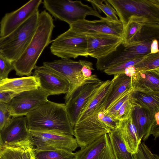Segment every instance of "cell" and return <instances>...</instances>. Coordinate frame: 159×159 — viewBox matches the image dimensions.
<instances>
[{
	"label": "cell",
	"instance_id": "45",
	"mask_svg": "<svg viewBox=\"0 0 159 159\" xmlns=\"http://www.w3.org/2000/svg\"><path fill=\"white\" fill-rule=\"evenodd\" d=\"M0 159H3L1 157H1H0Z\"/></svg>",
	"mask_w": 159,
	"mask_h": 159
},
{
	"label": "cell",
	"instance_id": "18",
	"mask_svg": "<svg viewBox=\"0 0 159 159\" xmlns=\"http://www.w3.org/2000/svg\"><path fill=\"white\" fill-rule=\"evenodd\" d=\"M42 0H31L12 12L7 13L0 21V37L16 30L32 15L39 11Z\"/></svg>",
	"mask_w": 159,
	"mask_h": 159
},
{
	"label": "cell",
	"instance_id": "13",
	"mask_svg": "<svg viewBox=\"0 0 159 159\" xmlns=\"http://www.w3.org/2000/svg\"><path fill=\"white\" fill-rule=\"evenodd\" d=\"M74 136L80 148L89 145L111 129L96 116H89L73 127Z\"/></svg>",
	"mask_w": 159,
	"mask_h": 159
},
{
	"label": "cell",
	"instance_id": "21",
	"mask_svg": "<svg viewBox=\"0 0 159 159\" xmlns=\"http://www.w3.org/2000/svg\"><path fill=\"white\" fill-rule=\"evenodd\" d=\"M131 116L139 140H146L151 135L152 127L156 120L155 115L143 108L135 106Z\"/></svg>",
	"mask_w": 159,
	"mask_h": 159
},
{
	"label": "cell",
	"instance_id": "30",
	"mask_svg": "<svg viewBox=\"0 0 159 159\" xmlns=\"http://www.w3.org/2000/svg\"><path fill=\"white\" fill-rule=\"evenodd\" d=\"M92 5L93 9L102 11L106 17L114 20H119L117 13L113 7L106 0H87Z\"/></svg>",
	"mask_w": 159,
	"mask_h": 159
},
{
	"label": "cell",
	"instance_id": "47",
	"mask_svg": "<svg viewBox=\"0 0 159 159\" xmlns=\"http://www.w3.org/2000/svg\"></svg>",
	"mask_w": 159,
	"mask_h": 159
},
{
	"label": "cell",
	"instance_id": "26",
	"mask_svg": "<svg viewBox=\"0 0 159 159\" xmlns=\"http://www.w3.org/2000/svg\"><path fill=\"white\" fill-rule=\"evenodd\" d=\"M116 159H134L123 142L117 129L111 130L108 134Z\"/></svg>",
	"mask_w": 159,
	"mask_h": 159
},
{
	"label": "cell",
	"instance_id": "27",
	"mask_svg": "<svg viewBox=\"0 0 159 159\" xmlns=\"http://www.w3.org/2000/svg\"><path fill=\"white\" fill-rule=\"evenodd\" d=\"M131 78L132 83L137 81L159 91V69L138 72Z\"/></svg>",
	"mask_w": 159,
	"mask_h": 159
},
{
	"label": "cell",
	"instance_id": "16",
	"mask_svg": "<svg viewBox=\"0 0 159 159\" xmlns=\"http://www.w3.org/2000/svg\"><path fill=\"white\" fill-rule=\"evenodd\" d=\"M43 65L57 73L69 83L70 89L64 97L65 101L74 90L85 80L82 75L81 65L79 61L61 58L51 61L44 62Z\"/></svg>",
	"mask_w": 159,
	"mask_h": 159
},
{
	"label": "cell",
	"instance_id": "25",
	"mask_svg": "<svg viewBox=\"0 0 159 159\" xmlns=\"http://www.w3.org/2000/svg\"><path fill=\"white\" fill-rule=\"evenodd\" d=\"M131 96L136 106L143 108L153 115L159 112V93L148 94L133 91Z\"/></svg>",
	"mask_w": 159,
	"mask_h": 159
},
{
	"label": "cell",
	"instance_id": "34",
	"mask_svg": "<svg viewBox=\"0 0 159 159\" xmlns=\"http://www.w3.org/2000/svg\"><path fill=\"white\" fill-rule=\"evenodd\" d=\"M134 159H159V156L153 154L143 142L139 144L137 152L132 154Z\"/></svg>",
	"mask_w": 159,
	"mask_h": 159
},
{
	"label": "cell",
	"instance_id": "37",
	"mask_svg": "<svg viewBox=\"0 0 159 159\" xmlns=\"http://www.w3.org/2000/svg\"><path fill=\"white\" fill-rule=\"evenodd\" d=\"M22 151L19 149L2 148L0 153L3 159H22Z\"/></svg>",
	"mask_w": 159,
	"mask_h": 159
},
{
	"label": "cell",
	"instance_id": "41",
	"mask_svg": "<svg viewBox=\"0 0 159 159\" xmlns=\"http://www.w3.org/2000/svg\"><path fill=\"white\" fill-rule=\"evenodd\" d=\"M155 116L156 119L152 128L151 135H152L155 140L159 135V112L157 113Z\"/></svg>",
	"mask_w": 159,
	"mask_h": 159
},
{
	"label": "cell",
	"instance_id": "46",
	"mask_svg": "<svg viewBox=\"0 0 159 159\" xmlns=\"http://www.w3.org/2000/svg\"><path fill=\"white\" fill-rule=\"evenodd\" d=\"M0 157H1V155H0Z\"/></svg>",
	"mask_w": 159,
	"mask_h": 159
},
{
	"label": "cell",
	"instance_id": "33",
	"mask_svg": "<svg viewBox=\"0 0 159 159\" xmlns=\"http://www.w3.org/2000/svg\"><path fill=\"white\" fill-rule=\"evenodd\" d=\"M131 94L117 112L115 118L119 120L128 119L131 116L134 107L136 106L131 98Z\"/></svg>",
	"mask_w": 159,
	"mask_h": 159
},
{
	"label": "cell",
	"instance_id": "5",
	"mask_svg": "<svg viewBox=\"0 0 159 159\" xmlns=\"http://www.w3.org/2000/svg\"><path fill=\"white\" fill-rule=\"evenodd\" d=\"M124 26L132 16L159 21V0H107Z\"/></svg>",
	"mask_w": 159,
	"mask_h": 159
},
{
	"label": "cell",
	"instance_id": "22",
	"mask_svg": "<svg viewBox=\"0 0 159 159\" xmlns=\"http://www.w3.org/2000/svg\"><path fill=\"white\" fill-rule=\"evenodd\" d=\"M39 84L34 76L9 78L0 81V91L10 92L16 94L39 88Z\"/></svg>",
	"mask_w": 159,
	"mask_h": 159
},
{
	"label": "cell",
	"instance_id": "40",
	"mask_svg": "<svg viewBox=\"0 0 159 159\" xmlns=\"http://www.w3.org/2000/svg\"><path fill=\"white\" fill-rule=\"evenodd\" d=\"M17 95V94L12 92L0 91V102L8 104Z\"/></svg>",
	"mask_w": 159,
	"mask_h": 159
},
{
	"label": "cell",
	"instance_id": "6",
	"mask_svg": "<svg viewBox=\"0 0 159 159\" xmlns=\"http://www.w3.org/2000/svg\"><path fill=\"white\" fill-rule=\"evenodd\" d=\"M86 36L68 29L52 41L50 47L53 55L61 58H76L79 56L87 57Z\"/></svg>",
	"mask_w": 159,
	"mask_h": 159
},
{
	"label": "cell",
	"instance_id": "43",
	"mask_svg": "<svg viewBox=\"0 0 159 159\" xmlns=\"http://www.w3.org/2000/svg\"><path fill=\"white\" fill-rule=\"evenodd\" d=\"M158 40L154 39L152 41L150 46V54H155L159 52L158 49Z\"/></svg>",
	"mask_w": 159,
	"mask_h": 159
},
{
	"label": "cell",
	"instance_id": "1",
	"mask_svg": "<svg viewBox=\"0 0 159 159\" xmlns=\"http://www.w3.org/2000/svg\"><path fill=\"white\" fill-rule=\"evenodd\" d=\"M54 27L50 14L45 11L39 13L37 28L30 42L18 59L12 62L17 75H31L40 56L51 42Z\"/></svg>",
	"mask_w": 159,
	"mask_h": 159
},
{
	"label": "cell",
	"instance_id": "3",
	"mask_svg": "<svg viewBox=\"0 0 159 159\" xmlns=\"http://www.w3.org/2000/svg\"><path fill=\"white\" fill-rule=\"evenodd\" d=\"M39 14L37 11L11 33L0 37V54L12 62L18 59L35 33Z\"/></svg>",
	"mask_w": 159,
	"mask_h": 159
},
{
	"label": "cell",
	"instance_id": "31",
	"mask_svg": "<svg viewBox=\"0 0 159 159\" xmlns=\"http://www.w3.org/2000/svg\"><path fill=\"white\" fill-rule=\"evenodd\" d=\"M133 91L132 88L126 91L113 104L103 112L116 119L115 117L117 112L124 102L129 98L131 93Z\"/></svg>",
	"mask_w": 159,
	"mask_h": 159
},
{
	"label": "cell",
	"instance_id": "24",
	"mask_svg": "<svg viewBox=\"0 0 159 159\" xmlns=\"http://www.w3.org/2000/svg\"><path fill=\"white\" fill-rule=\"evenodd\" d=\"M114 75L112 90L107 100L105 110L125 92L133 88L131 77L124 73Z\"/></svg>",
	"mask_w": 159,
	"mask_h": 159
},
{
	"label": "cell",
	"instance_id": "39",
	"mask_svg": "<svg viewBox=\"0 0 159 159\" xmlns=\"http://www.w3.org/2000/svg\"><path fill=\"white\" fill-rule=\"evenodd\" d=\"M102 112L103 116L101 120L111 130L117 129L119 126L120 120Z\"/></svg>",
	"mask_w": 159,
	"mask_h": 159
},
{
	"label": "cell",
	"instance_id": "8",
	"mask_svg": "<svg viewBox=\"0 0 159 159\" xmlns=\"http://www.w3.org/2000/svg\"><path fill=\"white\" fill-rule=\"evenodd\" d=\"M29 131L34 152L63 150L73 152L78 147L72 135L52 131Z\"/></svg>",
	"mask_w": 159,
	"mask_h": 159
},
{
	"label": "cell",
	"instance_id": "32",
	"mask_svg": "<svg viewBox=\"0 0 159 159\" xmlns=\"http://www.w3.org/2000/svg\"><path fill=\"white\" fill-rule=\"evenodd\" d=\"M148 55L142 57L127 61L119 65L106 69L103 71L109 75H114L123 73L125 69L134 66L143 59Z\"/></svg>",
	"mask_w": 159,
	"mask_h": 159
},
{
	"label": "cell",
	"instance_id": "38",
	"mask_svg": "<svg viewBox=\"0 0 159 159\" xmlns=\"http://www.w3.org/2000/svg\"><path fill=\"white\" fill-rule=\"evenodd\" d=\"M81 65V73L83 77L85 80L89 78L92 74V70H94L93 64L91 62L86 60L79 61Z\"/></svg>",
	"mask_w": 159,
	"mask_h": 159
},
{
	"label": "cell",
	"instance_id": "44",
	"mask_svg": "<svg viewBox=\"0 0 159 159\" xmlns=\"http://www.w3.org/2000/svg\"><path fill=\"white\" fill-rule=\"evenodd\" d=\"M2 139L1 137V132L0 130V150L2 148Z\"/></svg>",
	"mask_w": 159,
	"mask_h": 159
},
{
	"label": "cell",
	"instance_id": "7",
	"mask_svg": "<svg viewBox=\"0 0 159 159\" xmlns=\"http://www.w3.org/2000/svg\"><path fill=\"white\" fill-rule=\"evenodd\" d=\"M103 82L96 75H92L75 89L65 101L66 111L73 128L89 99Z\"/></svg>",
	"mask_w": 159,
	"mask_h": 159
},
{
	"label": "cell",
	"instance_id": "4",
	"mask_svg": "<svg viewBox=\"0 0 159 159\" xmlns=\"http://www.w3.org/2000/svg\"><path fill=\"white\" fill-rule=\"evenodd\" d=\"M42 3L44 8L55 18L69 25L85 19L89 15L100 19L102 17L97 10L80 1L44 0Z\"/></svg>",
	"mask_w": 159,
	"mask_h": 159
},
{
	"label": "cell",
	"instance_id": "11",
	"mask_svg": "<svg viewBox=\"0 0 159 159\" xmlns=\"http://www.w3.org/2000/svg\"><path fill=\"white\" fill-rule=\"evenodd\" d=\"M153 40L127 44H122L121 50H116L105 58L97 60L98 70L103 71L127 61L145 56L150 53V46Z\"/></svg>",
	"mask_w": 159,
	"mask_h": 159
},
{
	"label": "cell",
	"instance_id": "9",
	"mask_svg": "<svg viewBox=\"0 0 159 159\" xmlns=\"http://www.w3.org/2000/svg\"><path fill=\"white\" fill-rule=\"evenodd\" d=\"M159 37V21L132 16L124 26L122 44H127L157 39Z\"/></svg>",
	"mask_w": 159,
	"mask_h": 159
},
{
	"label": "cell",
	"instance_id": "23",
	"mask_svg": "<svg viewBox=\"0 0 159 159\" xmlns=\"http://www.w3.org/2000/svg\"><path fill=\"white\" fill-rule=\"evenodd\" d=\"M117 129L128 151L132 154L136 153L141 141L139 139L131 116L120 120Z\"/></svg>",
	"mask_w": 159,
	"mask_h": 159
},
{
	"label": "cell",
	"instance_id": "36",
	"mask_svg": "<svg viewBox=\"0 0 159 159\" xmlns=\"http://www.w3.org/2000/svg\"><path fill=\"white\" fill-rule=\"evenodd\" d=\"M11 117L8 108L7 104L0 102V132L8 124Z\"/></svg>",
	"mask_w": 159,
	"mask_h": 159
},
{
	"label": "cell",
	"instance_id": "29",
	"mask_svg": "<svg viewBox=\"0 0 159 159\" xmlns=\"http://www.w3.org/2000/svg\"><path fill=\"white\" fill-rule=\"evenodd\" d=\"M137 72L159 69V52L149 54L134 66Z\"/></svg>",
	"mask_w": 159,
	"mask_h": 159
},
{
	"label": "cell",
	"instance_id": "2",
	"mask_svg": "<svg viewBox=\"0 0 159 159\" xmlns=\"http://www.w3.org/2000/svg\"><path fill=\"white\" fill-rule=\"evenodd\" d=\"M25 117L30 131H52L74 136L65 104L48 100Z\"/></svg>",
	"mask_w": 159,
	"mask_h": 159
},
{
	"label": "cell",
	"instance_id": "42",
	"mask_svg": "<svg viewBox=\"0 0 159 159\" xmlns=\"http://www.w3.org/2000/svg\"><path fill=\"white\" fill-rule=\"evenodd\" d=\"M22 159H34V151L33 148L28 150L22 151Z\"/></svg>",
	"mask_w": 159,
	"mask_h": 159
},
{
	"label": "cell",
	"instance_id": "17",
	"mask_svg": "<svg viewBox=\"0 0 159 159\" xmlns=\"http://www.w3.org/2000/svg\"><path fill=\"white\" fill-rule=\"evenodd\" d=\"M87 52L89 56L97 60L105 58L122 44V38L103 33L88 34Z\"/></svg>",
	"mask_w": 159,
	"mask_h": 159
},
{
	"label": "cell",
	"instance_id": "12",
	"mask_svg": "<svg viewBox=\"0 0 159 159\" xmlns=\"http://www.w3.org/2000/svg\"><path fill=\"white\" fill-rule=\"evenodd\" d=\"M48 96L39 87L17 95L7 106L12 117L25 116L48 100Z\"/></svg>",
	"mask_w": 159,
	"mask_h": 159
},
{
	"label": "cell",
	"instance_id": "10",
	"mask_svg": "<svg viewBox=\"0 0 159 159\" xmlns=\"http://www.w3.org/2000/svg\"><path fill=\"white\" fill-rule=\"evenodd\" d=\"M1 149L10 148L25 151L33 148L25 116L12 117L1 131Z\"/></svg>",
	"mask_w": 159,
	"mask_h": 159
},
{
	"label": "cell",
	"instance_id": "19",
	"mask_svg": "<svg viewBox=\"0 0 159 159\" xmlns=\"http://www.w3.org/2000/svg\"><path fill=\"white\" fill-rule=\"evenodd\" d=\"M113 81V79L104 81L96 90L81 111L77 123L89 116H96L99 112L105 111L107 100L112 90Z\"/></svg>",
	"mask_w": 159,
	"mask_h": 159
},
{
	"label": "cell",
	"instance_id": "15",
	"mask_svg": "<svg viewBox=\"0 0 159 159\" xmlns=\"http://www.w3.org/2000/svg\"><path fill=\"white\" fill-rule=\"evenodd\" d=\"M39 84V87L48 95L67 94L70 84L64 78L43 65L36 66L33 73Z\"/></svg>",
	"mask_w": 159,
	"mask_h": 159
},
{
	"label": "cell",
	"instance_id": "28",
	"mask_svg": "<svg viewBox=\"0 0 159 159\" xmlns=\"http://www.w3.org/2000/svg\"><path fill=\"white\" fill-rule=\"evenodd\" d=\"M34 156L35 159H74L75 153L63 150L34 151Z\"/></svg>",
	"mask_w": 159,
	"mask_h": 159
},
{
	"label": "cell",
	"instance_id": "20",
	"mask_svg": "<svg viewBox=\"0 0 159 159\" xmlns=\"http://www.w3.org/2000/svg\"><path fill=\"white\" fill-rule=\"evenodd\" d=\"M74 159H116L108 134L75 152Z\"/></svg>",
	"mask_w": 159,
	"mask_h": 159
},
{
	"label": "cell",
	"instance_id": "14",
	"mask_svg": "<svg viewBox=\"0 0 159 159\" xmlns=\"http://www.w3.org/2000/svg\"><path fill=\"white\" fill-rule=\"evenodd\" d=\"M70 28L74 32L86 35L94 33L111 34L122 38L124 26L119 20H114L102 17L98 20H80L69 25Z\"/></svg>",
	"mask_w": 159,
	"mask_h": 159
},
{
	"label": "cell",
	"instance_id": "35",
	"mask_svg": "<svg viewBox=\"0 0 159 159\" xmlns=\"http://www.w3.org/2000/svg\"><path fill=\"white\" fill-rule=\"evenodd\" d=\"M13 70L12 62L0 54V81L8 78L9 74Z\"/></svg>",
	"mask_w": 159,
	"mask_h": 159
}]
</instances>
